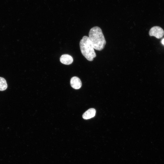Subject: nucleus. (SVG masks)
I'll return each mask as SVG.
<instances>
[{
    "mask_svg": "<svg viewBox=\"0 0 164 164\" xmlns=\"http://www.w3.org/2000/svg\"><path fill=\"white\" fill-rule=\"evenodd\" d=\"M89 38L94 49L101 51L104 48L106 41L100 27L95 26L91 28L89 32Z\"/></svg>",
    "mask_w": 164,
    "mask_h": 164,
    "instance_id": "f257e3e1",
    "label": "nucleus"
},
{
    "mask_svg": "<svg viewBox=\"0 0 164 164\" xmlns=\"http://www.w3.org/2000/svg\"><path fill=\"white\" fill-rule=\"evenodd\" d=\"M80 46L82 54L88 61H92L96 55L89 37L84 36L80 42Z\"/></svg>",
    "mask_w": 164,
    "mask_h": 164,
    "instance_id": "f03ea898",
    "label": "nucleus"
},
{
    "mask_svg": "<svg viewBox=\"0 0 164 164\" xmlns=\"http://www.w3.org/2000/svg\"><path fill=\"white\" fill-rule=\"evenodd\" d=\"M149 34L150 36H154L158 39L162 38L164 35L163 30L158 26H155L150 30Z\"/></svg>",
    "mask_w": 164,
    "mask_h": 164,
    "instance_id": "7ed1b4c3",
    "label": "nucleus"
},
{
    "mask_svg": "<svg viewBox=\"0 0 164 164\" xmlns=\"http://www.w3.org/2000/svg\"><path fill=\"white\" fill-rule=\"evenodd\" d=\"M70 84L71 87L76 89H80L82 86L81 80L77 77H73L71 79Z\"/></svg>",
    "mask_w": 164,
    "mask_h": 164,
    "instance_id": "20e7f679",
    "label": "nucleus"
},
{
    "mask_svg": "<svg viewBox=\"0 0 164 164\" xmlns=\"http://www.w3.org/2000/svg\"><path fill=\"white\" fill-rule=\"evenodd\" d=\"M60 62L63 64L69 65L71 64L73 61V57L70 55L67 54L62 55L60 58Z\"/></svg>",
    "mask_w": 164,
    "mask_h": 164,
    "instance_id": "39448f33",
    "label": "nucleus"
},
{
    "mask_svg": "<svg viewBox=\"0 0 164 164\" xmlns=\"http://www.w3.org/2000/svg\"><path fill=\"white\" fill-rule=\"evenodd\" d=\"M96 110L93 108H91L85 112L82 115L83 118L85 119H88L94 117L95 114Z\"/></svg>",
    "mask_w": 164,
    "mask_h": 164,
    "instance_id": "423d86ee",
    "label": "nucleus"
},
{
    "mask_svg": "<svg viewBox=\"0 0 164 164\" xmlns=\"http://www.w3.org/2000/svg\"><path fill=\"white\" fill-rule=\"evenodd\" d=\"M7 87V84L5 79L0 77V91L5 90Z\"/></svg>",
    "mask_w": 164,
    "mask_h": 164,
    "instance_id": "0eeeda50",
    "label": "nucleus"
},
{
    "mask_svg": "<svg viewBox=\"0 0 164 164\" xmlns=\"http://www.w3.org/2000/svg\"><path fill=\"white\" fill-rule=\"evenodd\" d=\"M162 43L164 46V38L162 39Z\"/></svg>",
    "mask_w": 164,
    "mask_h": 164,
    "instance_id": "6e6552de",
    "label": "nucleus"
}]
</instances>
